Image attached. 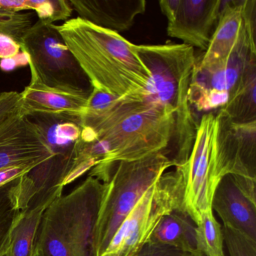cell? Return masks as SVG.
<instances>
[{
    "label": "cell",
    "instance_id": "1f68e13d",
    "mask_svg": "<svg viewBox=\"0 0 256 256\" xmlns=\"http://www.w3.org/2000/svg\"><path fill=\"white\" fill-rule=\"evenodd\" d=\"M0 10L14 12L30 10L26 0H0Z\"/></svg>",
    "mask_w": 256,
    "mask_h": 256
},
{
    "label": "cell",
    "instance_id": "2e32d148",
    "mask_svg": "<svg viewBox=\"0 0 256 256\" xmlns=\"http://www.w3.org/2000/svg\"><path fill=\"white\" fill-rule=\"evenodd\" d=\"M64 188L59 186L40 193L22 211L12 232L11 256H32L43 216L52 202L62 196Z\"/></svg>",
    "mask_w": 256,
    "mask_h": 256
},
{
    "label": "cell",
    "instance_id": "836d02e7",
    "mask_svg": "<svg viewBox=\"0 0 256 256\" xmlns=\"http://www.w3.org/2000/svg\"><path fill=\"white\" fill-rule=\"evenodd\" d=\"M10 248L6 250L4 252L1 253V254H0V256H11V254H10Z\"/></svg>",
    "mask_w": 256,
    "mask_h": 256
},
{
    "label": "cell",
    "instance_id": "d4e9b609",
    "mask_svg": "<svg viewBox=\"0 0 256 256\" xmlns=\"http://www.w3.org/2000/svg\"><path fill=\"white\" fill-rule=\"evenodd\" d=\"M121 98L106 91L94 88L86 101V107L80 114L82 119L100 116L116 106Z\"/></svg>",
    "mask_w": 256,
    "mask_h": 256
},
{
    "label": "cell",
    "instance_id": "52a82bcc",
    "mask_svg": "<svg viewBox=\"0 0 256 256\" xmlns=\"http://www.w3.org/2000/svg\"><path fill=\"white\" fill-rule=\"evenodd\" d=\"M184 192L179 168L163 174L128 212L101 256H136L150 242L163 217L184 209Z\"/></svg>",
    "mask_w": 256,
    "mask_h": 256
},
{
    "label": "cell",
    "instance_id": "d590c367",
    "mask_svg": "<svg viewBox=\"0 0 256 256\" xmlns=\"http://www.w3.org/2000/svg\"></svg>",
    "mask_w": 256,
    "mask_h": 256
},
{
    "label": "cell",
    "instance_id": "8fae6325",
    "mask_svg": "<svg viewBox=\"0 0 256 256\" xmlns=\"http://www.w3.org/2000/svg\"><path fill=\"white\" fill-rule=\"evenodd\" d=\"M256 0L222 1L218 23L208 48L196 64L209 68L222 62L250 32H256Z\"/></svg>",
    "mask_w": 256,
    "mask_h": 256
},
{
    "label": "cell",
    "instance_id": "3957f363",
    "mask_svg": "<svg viewBox=\"0 0 256 256\" xmlns=\"http://www.w3.org/2000/svg\"><path fill=\"white\" fill-rule=\"evenodd\" d=\"M134 50L151 74V101L174 110L175 125L168 152L176 166L188 161L197 132L188 102L196 62L194 50L182 44H134Z\"/></svg>",
    "mask_w": 256,
    "mask_h": 256
},
{
    "label": "cell",
    "instance_id": "ffe728a7",
    "mask_svg": "<svg viewBox=\"0 0 256 256\" xmlns=\"http://www.w3.org/2000/svg\"><path fill=\"white\" fill-rule=\"evenodd\" d=\"M198 252L204 256H224L222 226L216 220L212 210L204 212L196 226Z\"/></svg>",
    "mask_w": 256,
    "mask_h": 256
},
{
    "label": "cell",
    "instance_id": "4dcf8cb0",
    "mask_svg": "<svg viewBox=\"0 0 256 256\" xmlns=\"http://www.w3.org/2000/svg\"><path fill=\"white\" fill-rule=\"evenodd\" d=\"M180 0H162L158 2L162 13L167 18L168 22H172L176 16Z\"/></svg>",
    "mask_w": 256,
    "mask_h": 256
},
{
    "label": "cell",
    "instance_id": "ba28073f",
    "mask_svg": "<svg viewBox=\"0 0 256 256\" xmlns=\"http://www.w3.org/2000/svg\"><path fill=\"white\" fill-rule=\"evenodd\" d=\"M216 115L209 112L198 122L196 140L188 161L178 168L184 180L185 212L197 226L202 214L212 210V199L218 180L214 162V136Z\"/></svg>",
    "mask_w": 256,
    "mask_h": 256
},
{
    "label": "cell",
    "instance_id": "d6a6232c",
    "mask_svg": "<svg viewBox=\"0 0 256 256\" xmlns=\"http://www.w3.org/2000/svg\"><path fill=\"white\" fill-rule=\"evenodd\" d=\"M44 256V254H43L42 250L38 248L37 246L35 245V247H34V252H32V256Z\"/></svg>",
    "mask_w": 256,
    "mask_h": 256
},
{
    "label": "cell",
    "instance_id": "603a6c76",
    "mask_svg": "<svg viewBox=\"0 0 256 256\" xmlns=\"http://www.w3.org/2000/svg\"><path fill=\"white\" fill-rule=\"evenodd\" d=\"M32 12H14L0 10V34L10 36L19 43L26 31L34 25Z\"/></svg>",
    "mask_w": 256,
    "mask_h": 256
},
{
    "label": "cell",
    "instance_id": "cb8c5ba5",
    "mask_svg": "<svg viewBox=\"0 0 256 256\" xmlns=\"http://www.w3.org/2000/svg\"><path fill=\"white\" fill-rule=\"evenodd\" d=\"M222 230L229 256H256V240L228 226H223Z\"/></svg>",
    "mask_w": 256,
    "mask_h": 256
},
{
    "label": "cell",
    "instance_id": "5bb4252c",
    "mask_svg": "<svg viewBox=\"0 0 256 256\" xmlns=\"http://www.w3.org/2000/svg\"><path fill=\"white\" fill-rule=\"evenodd\" d=\"M222 4L221 0H180L176 16L168 22V35L205 52L218 23Z\"/></svg>",
    "mask_w": 256,
    "mask_h": 256
},
{
    "label": "cell",
    "instance_id": "4316f807",
    "mask_svg": "<svg viewBox=\"0 0 256 256\" xmlns=\"http://www.w3.org/2000/svg\"><path fill=\"white\" fill-rule=\"evenodd\" d=\"M136 256H203L176 250L162 244L149 242L146 244Z\"/></svg>",
    "mask_w": 256,
    "mask_h": 256
},
{
    "label": "cell",
    "instance_id": "4fadbf2b",
    "mask_svg": "<svg viewBox=\"0 0 256 256\" xmlns=\"http://www.w3.org/2000/svg\"><path fill=\"white\" fill-rule=\"evenodd\" d=\"M52 156L41 130L20 110L0 124V170L40 164Z\"/></svg>",
    "mask_w": 256,
    "mask_h": 256
},
{
    "label": "cell",
    "instance_id": "f546056e",
    "mask_svg": "<svg viewBox=\"0 0 256 256\" xmlns=\"http://www.w3.org/2000/svg\"><path fill=\"white\" fill-rule=\"evenodd\" d=\"M28 65V58L24 52L10 59L2 60L0 62V68L4 72H10L18 67Z\"/></svg>",
    "mask_w": 256,
    "mask_h": 256
},
{
    "label": "cell",
    "instance_id": "277c9868",
    "mask_svg": "<svg viewBox=\"0 0 256 256\" xmlns=\"http://www.w3.org/2000/svg\"><path fill=\"white\" fill-rule=\"evenodd\" d=\"M174 164L164 151L133 161L96 166L89 176L102 182L103 192L94 234V256H101L128 212L145 192Z\"/></svg>",
    "mask_w": 256,
    "mask_h": 256
},
{
    "label": "cell",
    "instance_id": "7c38bea8",
    "mask_svg": "<svg viewBox=\"0 0 256 256\" xmlns=\"http://www.w3.org/2000/svg\"><path fill=\"white\" fill-rule=\"evenodd\" d=\"M211 206L223 226L256 240V180L224 175L216 188Z\"/></svg>",
    "mask_w": 256,
    "mask_h": 256
},
{
    "label": "cell",
    "instance_id": "f1b7e54d",
    "mask_svg": "<svg viewBox=\"0 0 256 256\" xmlns=\"http://www.w3.org/2000/svg\"><path fill=\"white\" fill-rule=\"evenodd\" d=\"M38 164H29V166H14L0 170V187L14 180L18 179L20 176L30 172Z\"/></svg>",
    "mask_w": 256,
    "mask_h": 256
},
{
    "label": "cell",
    "instance_id": "5b68a950",
    "mask_svg": "<svg viewBox=\"0 0 256 256\" xmlns=\"http://www.w3.org/2000/svg\"><path fill=\"white\" fill-rule=\"evenodd\" d=\"M103 188L102 182L89 176L70 194L52 202L35 244L44 256H94V229Z\"/></svg>",
    "mask_w": 256,
    "mask_h": 256
},
{
    "label": "cell",
    "instance_id": "44dd1931",
    "mask_svg": "<svg viewBox=\"0 0 256 256\" xmlns=\"http://www.w3.org/2000/svg\"><path fill=\"white\" fill-rule=\"evenodd\" d=\"M16 180L0 187V254L10 248L12 232L22 212L12 198L11 190Z\"/></svg>",
    "mask_w": 256,
    "mask_h": 256
},
{
    "label": "cell",
    "instance_id": "e0dca14e",
    "mask_svg": "<svg viewBox=\"0 0 256 256\" xmlns=\"http://www.w3.org/2000/svg\"><path fill=\"white\" fill-rule=\"evenodd\" d=\"M20 94V114L74 113L82 114L88 98L29 84Z\"/></svg>",
    "mask_w": 256,
    "mask_h": 256
},
{
    "label": "cell",
    "instance_id": "83f0119b",
    "mask_svg": "<svg viewBox=\"0 0 256 256\" xmlns=\"http://www.w3.org/2000/svg\"><path fill=\"white\" fill-rule=\"evenodd\" d=\"M22 48L14 38L5 34H0V59L14 58L20 54Z\"/></svg>",
    "mask_w": 256,
    "mask_h": 256
},
{
    "label": "cell",
    "instance_id": "6da1fadb",
    "mask_svg": "<svg viewBox=\"0 0 256 256\" xmlns=\"http://www.w3.org/2000/svg\"><path fill=\"white\" fill-rule=\"evenodd\" d=\"M56 26L92 88L121 100L150 96V72L136 54L134 44L80 18Z\"/></svg>",
    "mask_w": 256,
    "mask_h": 256
},
{
    "label": "cell",
    "instance_id": "9c48e42d",
    "mask_svg": "<svg viewBox=\"0 0 256 256\" xmlns=\"http://www.w3.org/2000/svg\"><path fill=\"white\" fill-rule=\"evenodd\" d=\"M28 116L41 130L52 155L36 166V174L50 184L62 186L74 163L82 134L80 114L32 113Z\"/></svg>",
    "mask_w": 256,
    "mask_h": 256
},
{
    "label": "cell",
    "instance_id": "7a4b0ae2",
    "mask_svg": "<svg viewBox=\"0 0 256 256\" xmlns=\"http://www.w3.org/2000/svg\"><path fill=\"white\" fill-rule=\"evenodd\" d=\"M80 140L103 142L109 154L96 166L133 161L168 149L175 125L174 110L148 98L122 100L109 112L82 119Z\"/></svg>",
    "mask_w": 256,
    "mask_h": 256
},
{
    "label": "cell",
    "instance_id": "e575fe53",
    "mask_svg": "<svg viewBox=\"0 0 256 256\" xmlns=\"http://www.w3.org/2000/svg\"></svg>",
    "mask_w": 256,
    "mask_h": 256
},
{
    "label": "cell",
    "instance_id": "484cf974",
    "mask_svg": "<svg viewBox=\"0 0 256 256\" xmlns=\"http://www.w3.org/2000/svg\"><path fill=\"white\" fill-rule=\"evenodd\" d=\"M20 110V94L14 91L0 92V124Z\"/></svg>",
    "mask_w": 256,
    "mask_h": 256
},
{
    "label": "cell",
    "instance_id": "30bf717a",
    "mask_svg": "<svg viewBox=\"0 0 256 256\" xmlns=\"http://www.w3.org/2000/svg\"><path fill=\"white\" fill-rule=\"evenodd\" d=\"M216 119L214 152L217 179L232 174L256 180V122L234 124L220 112Z\"/></svg>",
    "mask_w": 256,
    "mask_h": 256
},
{
    "label": "cell",
    "instance_id": "ac0fdd59",
    "mask_svg": "<svg viewBox=\"0 0 256 256\" xmlns=\"http://www.w3.org/2000/svg\"><path fill=\"white\" fill-rule=\"evenodd\" d=\"M150 242L200 254L196 242V224L182 208L174 210L163 217Z\"/></svg>",
    "mask_w": 256,
    "mask_h": 256
},
{
    "label": "cell",
    "instance_id": "8992f818",
    "mask_svg": "<svg viewBox=\"0 0 256 256\" xmlns=\"http://www.w3.org/2000/svg\"><path fill=\"white\" fill-rule=\"evenodd\" d=\"M19 44L28 58L30 84L88 98L94 88L56 25L38 20Z\"/></svg>",
    "mask_w": 256,
    "mask_h": 256
},
{
    "label": "cell",
    "instance_id": "d6986e66",
    "mask_svg": "<svg viewBox=\"0 0 256 256\" xmlns=\"http://www.w3.org/2000/svg\"><path fill=\"white\" fill-rule=\"evenodd\" d=\"M256 58L252 60L238 88L218 112L238 124L256 122Z\"/></svg>",
    "mask_w": 256,
    "mask_h": 256
},
{
    "label": "cell",
    "instance_id": "7402d4cb",
    "mask_svg": "<svg viewBox=\"0 0 256 256\" xmlns=\"http://www.w3.org/2000/svg\"><path fill=\"white\" fill-rule=\"evenodd\" d=\"M30 10H34L38 20L48 24L68 20L72 14L68 1L66 0H26Z\"/></svg>",
    "mask_w": 256,
    "mask_h": 256
},
{
    "label": "cell",
    "instance_id": "9a60e30c",
    "mask_svg": "<svg viewBox=\"0 0 256 256\" xmlns=\"http://www.w3.org/2000/svg\"><path fill=\"white\" fill-rule=\"evenodd\" d=\"M80 18L113 32H125L146 11L145 0H70Z\"/></svg>",
    "mask_w": 256,
    "mask_h": 256
}]
</instances>
